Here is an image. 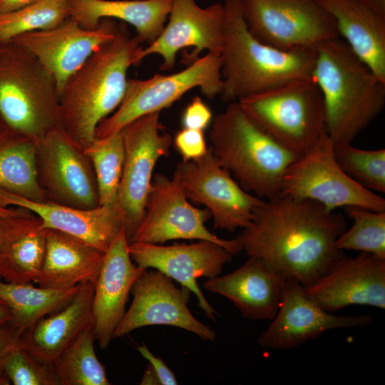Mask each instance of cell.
<instances>
[{
	"mask_svg": "<svg viewBox=\"0 0 385 385\" xmlns=\"http://www.w3.org/2000/svg\"><path fill=\"white\" fill-rule=\"evenodd\" d=\"M174 144L184 161L197 160L208 150L201 130L183 128L177 133Z\"/></svg>",
	"mask_w": 385,
	"mask_h": 385,
	"instance_id": "37",
	"label": "cell"
},
{
	"mask_svg": "<svg viewBox=\"0 0 385 385\" xmlns=\"http://www.w3.org/2000/svg\"><path fill=\"white\" fill-rule=\"evenodd\" d=\"M37 143L6 126L0 130V188L26 199L46 201L36 167Z\"/></svg>",
	"mask_w": 385,
	"mask_h": 385,
	"instance_id": "29",
	"label": "cell"
},
{
	"mask_svg": "<svg viewBox=\"0 0 385 385\" xmlns=\"http://www.w3.org/2000/svg\"><path fill=\"white\" fill-rule=\"evenodd\" d=\"M1 218H0V230H1Z\"/></svg>",
	"mask_w": 385,
	"mask_h": 385,
	"instance_id": "47",
	"label": "cell"
},
{
	"mask_svg": "<svg viewBox=\"0 0 385 385\" xmlns=\"http://www.w3.org/2000/svg\"><path fill=\"white\" fill-rule=\"evenodd\" d=\"M94 285L81 284L72 300L26 329L21 345L40 361H53L87 329L93 327Z\"/></svg>",
	"mask_w": 385,
	"mask_h": 385,
	"instance_id": "24",
	"label": "cell"
},
{
	"mask_svg": "<svg viewBox=\"0 0 385 385\" xmlns=\"http://www.w3.org/2000/svg\"><path fill=\"white\" fill-rule=\"evenodd\" d=\"M132 261L123 227L106 251L94 285L93 332L102 349H107L113 339L114 331L125 313V304L134 283L147 270Z\"/></svg>",
	"mask_w": 385,
	"mask_h": 385,
	"instance_id": "21",
	"label": "cell"
},
{
	"mask_svg": "<svg viewBox=\"0 0 385 385\" xmlns=\"http://www.w3.org/2000/svg\"><path fill=\"white\" fill-rule=\"evenodd\" d=\"M69 17L68 0H40L0 14V43L26 33L51 29Z\"/></svg>",
	"mask_w": 385,
	"mask_h": 385,
	"instance_id": "33",
	"label": "cell"
},
{
	"mask_svg": "<svg viewBox=\"0 0 385 385\" xmlns=\"http://www.w3.org/2000/svg\"><path fill=\"white\" fill-rule=\"evenodd\" d=\"M237 102L267 133L299 155L326 133L323 98L312 76L287 81Z\"/></svg>",
	"mask_w": 385,
	"mask_h": 385,
	"instance_id": "7",
	"label": "cell"
},
{
	"mask_svg": "<svg viewBox=\"0 0 385 385\" xmlns=\"http://www.w3.org/2000/svg\"><path fill=\"white\" fill-rule=\"evenodd\" d=\"M0 117L5 126L36 143L61 128L53 76L34 54L13 41L0 43Z\"/></svg>",
	"mask_w": 385,
	"mask_h": 385,
	"instance_id": "6",
	"label": "cell"
},
{
	"mask_svg": "<svg viewBox=\"0 0 385 385\" xmlns=\"http://www.w3.org/2000/svg\"><path fill=\"white\" fill-rule=\"evenodd\" d=\"M160 115V112H155L141 116L121 130L125 158L118 207L128 242L144 216L154 168L160 158L169 155L172 145L171 135L163 131Z\"/></svg>",
	"mask_w": 385,
	"mask_h": 385,
	"instance_id": "11",
	"label": "cell"
},
{
	"mask_svg": "<svg viewBox=\"0 0 385 385\" xmlns=\"http://www.w3.org/2000/svg\"><path fill=\"white\" fill-rule=\"evenodd\" d=\"M83 150L94 169L99 205L118 206L125 158L121 131L106 138H96Z\"/></svg>",
	"mask_w": 385,
	"mask_h": 385,
	"instance_id": "32",
	"label": "cell"
},
{
	"mask_svg": "<svg viewBox=\"0 0 385 385\" xmlns=\"http://www.w3.org/2000/svg\"><path fill=\"white\" fill-rule=\"evenodd\" d=\"M133 261L140 268H154L188 289L197 299V306L212 320L218 316L205 299L196 279L213 278L222 271L235 254L213 242L199 240L191 244L169 246L159 244L128 242Z\"/></svg>",
	"mask_w": 385,
	"mask_h": 385,
	"instance_id": "17",
	"label": "cell"
},
{
	"mask_svg": "<svg viewBox=\"0 0 385 385\" xmlns=\"http://www.w3.org/2000/svg\"><path fill=\"white\" fill-rule=\"evenodd\" d=\"M5 372L14 385H60L53 365L36 359L21 344L8 358Z\"/></svg>",
	"mask_w": 385,
	"mask_h": 385,
	"instance_id": "36",
	"label": "cell"
},
{
	"mask_svg": "<svg viewBox=\"0 0 385 385\" xmlns=\"http://www.w3.org/2000/svg\"><path fill=\"white\" fill-rule=\"evenodd\" d=\"M344 217L307 199L279 195L265 200L237 237L248 257L307 286L345 256L337 246Z\"/></svg>",
	"mask_w": 385,
	"mask_h": 385,
	"instance_id": "1",
	"label": "cell"
},
{
	"mask_svg": "<svg viewBox=\"0 0 385 385\" xmlns=\"http://www.w3.org/2000/svg\"><path fill=\"white\" fill-rule=\"evenodd\" d=\"M173 176L188 199L210 211L215 229L235 232L245 228L265 200L245 190L210 148L197 160L180 162Z\"/></svg>",
	"mask_w": 385,
	"mask_h": 385,
	"instance_id": "13",
	"label": "cell"
},
{
	"mask_svg": "<svg viewBox=\"0 0 385 385\" xmlns=\"http://www.w3.org/2000/svg\"><path fill=\"white\" fill-rule=\"evenodd\" d=\"M212 113L200 96H195L185 108L182 118L183 128L204 130L210 123Z\"/></svg>",
	"mask_w": 385,
	"mask_h": 385,
	"instance_id": "39",
	"label": "cell"
},
{
	"mask_svg": "<svg viewBox=\"0 0 385 385\" xmlns=\"http://www.w3.org/2000/svg\"><path fill=\"white\" fill-rule=\"evenodd\" d=\"M372 319L368 314L340 316L327 312L305 294L300 283L287 279L277 314L257 344L266 349H294L329 330L364 327Z\"/></svg>",
	"mask_w": 385,
	"mask_h": 385,
	"instance_id": "18",
	"label": "cell"
},
{
	"mask_svg": "<svg viewBox=\"0 0 385 385\" xmlns=\"http://www.w3.org/2000/svg\"><path fill=\"white\" fill-rule=\"evenodd\" d=\"M133 302L116 327L113 338L123 337L140 327L167 325L189 331L204 340L215 341L216 333L190 312L191 292L177 287L170 277L158 270L145 271L135 281Z\"/></svg>",
	"mask_w": 385,
	"mask_h": 385,
	"instance_id": "16",
	"label": "cell"
},
{
	"mask_svg": "<svg viewBox=\"0 0 385 385\" xmlns=\"http://www.w3.org/2000/svg\"><path fill=\"white\" fill-rule=\"evenodd\" d=\"M312 76L322 96L325 130L334 143H351L383 110L385 81L340 37L317 47Z\"/></svg>",
	"mask_w": 385,
	"mask_h": 385,
	"instance_id": "3",
	"label": "cell"
},
{
	"mask_svg": "<svg viewBox=\"0 0 385 385\" xmlns=\"http://www.w3.org/2000/svg\"><path fill=\"white\" fill-rule=\"evenodd\" d=\"M225 36L221 52L225 103L240 100L287 81L312 76L315 50L287 51L267 45L249 31L241 0H225Z\"/></svg>",
	"mask_w": 385,
	"mask_h": 385,
	"instance_id": "4",
	"label": "cell"
},
{
	"mask_svg": "<svg viewBox=\"0 0 385 385\" xmlns=\"http://www.w3.org/2000/svg\"><path fill=\"white\" fill-rule=\"evenodd\" d=\"M173 0H68L69 18L86 29H96L103 19L132 26L147 45L162 32Z\"/></svg>",
	"mask_w": 385,
	"mask_h": 385,
	"instance_id": "28",
	"label": "cell"
},
{
	"mask_svg": "<svg viewBox=\"0 0 385 385\" xmlns=\"http://www.w3.org/2000/svg\"><path fill=\"white\" fill-rule=\"evenodd\" d=\"M125 24L115 37L98 48L59 90L61 128L79 147L91 144L100 122L121 103L127 73L143 47Z\"/></svg>",
	"mask_w": 385,
	"mask_h": 385,
	"instance_id": "2",
	"label": "cell"
},
{
	"mask_svg": "<svg viewBox=\"0 0 385 385\" xmlns=\"http://www.w3.org/2000/svg\"><path fill=\"white\" fill-rule=\"evenodd\" d=\"M36 167L46 201L80 209L100 206L91 161L61 128L37 143Z\"/></svg>",
	"mask_w": 385,
	"mask_h": 385,
	"instance_id": "14",
	"label": "cell"
},
{
	"mask_svg": "<svg viewBox=\"0 0 385 385\" xmlns=\"http://www.w3.org/2000/svg\"><path fill=\"white\" fill-rule=\"evenodd\" d=\"M210 139L221 165L245 190L262 199L281 195L285 172L301 156L267 133L238 102L214 118Z\"/></svg>",
	"mask_w": 385,
	"mask_h": 385,
	"instance_id": "5",
	"label": "cell"
},
{
	"mask_svg": "<svg viewBox=\"0 0 385 385\" xmlns=\"http://www.w3.org/2000/svg\"><path fill=\"white\" fill-rule=\"evenodd\" d=\"M221 68V53L207 52L178 72L156 73L147 79L128 78L121 103L100 122L95 138L111 136L141 116L161 112L194 88H199L207 98L220 96L222 88Z\"/></svg>",
	"mask_w": 385,
	"mask_h": 385,
	"instance_id": "8",
	"label": "cell"
},
{
	"mask_svg": "<svg viewBox=\"0 0 385 385\" xmlns=\"http://www.w3.org/2000/svg\"><path fill=\"white\" fill-rule=\"evenodd\" d=\"M118 25L103 19L94 29H86L68 18L58 26L29 32L13 41L24 47L48 70L59 90L67 80L101 45L113 39Z\"/></svg>",
	"mask_w": 385,
	"mask_h": 385,
	"instance_id": "19",
	"label": "cell"
},
{
	"mask_svg": "<svg viewBox=\"0 0 385 385\" xmlns=\"http://www.w3.org/2000/svg\"><path fill=\"white\" fill-rule=\"evenodd\" d=\"M19 207L1 219L0 278L5 282H34L43 261L46 228L32 212Z\"/></svg>",
	"mask_w": 385,
	"mask_h": 385,
	"instance_id": "25",
	"label": "cell"
},
{
	"mask_svg": "<svg viewBox=\"0 0 385 385\" xmlns=\"http://www.w3.org/2000/svg\"><path fill=\"white\" fill-rule=\"evenodd\" d=\"M208 210L191 205L178 180L157 173L153 177L143 220L129 242L159 244L173 240H199L217 243L233 254L242 251L237 239L224 240L210 232Z\"/></svg>",
	"mask_w": 385,
	"mask_h": 385,
	"instance_id": "12",
	"label": "cell"
},
{
	"mask_svg": "<svg viewBox=\"0 0 385 385\" xmlns=\"http://www.w3.org/2000/svg\"><path fill=\"white\" fill-rule=\"evenodd\" d=\"M344 209L353 225L339 237L337 247L385 259V211H374L359 206H348Z\"/></svg>",
	"mask_w": 385,
	"mask_h": 385,
	"instance_id": "34",
	"label": "cell"
},
{
	"mask_svg": "<svg viewBox=\"0 0 385 385\" xmlns=\"http://www.w3.org/2000/svg\"><path fill=\"white\" fill-rule=\"evenodd\" d=\"M334 154L344 172L374 192H385V150H363L351 143H334Z\"/></svg>",
	"mask_w": 385,
	"mask_h": 385,
	"instance_id": "35",
	"label": "cell"
},
{
	"mask_svg": "<svg viewBox=\"0 0 385 385\" xmlns=\"http://www.w3.org/2000/svg\"><path fill=\"white\" fill-rule=\"evenodd\" d=\"M225 36L223 4L217 2L206 7L195 0H173L167 22L158 37L143 47L135 59L137 66L152 55L162 58L160 68L171 70L178 53L192 48L185 61L192 63L203 52L221 53Z\"/></svg>",
	"mask_w": 385,
	"mask_h": 385,
	"instance_id": "15",
	"label": "cell"
},
{
	"mask_svg": "<svg viewBox=\"0 0 385 385\" xmlns=\"http://www.w3.org/2000/svg\"><path fill=\"white\" fill-rule=\"evenodd\" d=\"M0 205L29 210L41 219L44 228L68 233L103 252H106L124 227L118 206L80 209L48 201L28 200L1 188Z\"/></svg>",
	"mask_w": 385,
	"mask_h": 385,
	"instance_id": "22",
	"label": "cell"
},
{
	"mask_svg": "<svg viewBox=\"0 0 385 385\" xmlns=\"http://www.w3.org/2000/svg\"><path fill=\"white\" fill-rule=\"evenodd\" d=\"M251 34L282 51L315 50L340 37L333 17L317 0H241Z\"/></svg>",
	"mask_w": 385,
	"mask_h": 385,
	"instance_id": "9",
	"label": "cell"
},
{
	"mask_svg": "<svg viewBox=\"0 0 385 385\" xmlns=\"http://www.w3.org/2000/svg\"><path fill=\"white\" fill-rule=\"evenodd\" d=\"M19 210L18 207H16L15 208L11 207H4L2 205H0V218L6 217L10 215H12L17 212Z\"/></svg>",
	"mask_w": 385,
	"mask_h": 385,
	"instance_id": "45",
	"label": "cell"
},
{
	"mask_svg": "<svg viewBox=\"0 0 385 385\" xmlns=\"http://www.w3.org/2000/svg\"><path fill=\"white\" fill-rule=\"evenodd\" d=\"M93 327L85 330L52 364L60 385H109L94 349Z\"/></svg>",
	"mask_w": 385,
	"mask_h": 385,
	"instance_id": "31",
	"label": "cell"
},
{
	"mask_svg": "<svg viewBox=\"0 0 385 385\" xmlns=\"http://www.w3.org/2000/svg\"><path fill=\"white\" fill-rule=\"evenodd\" d=\"M317 1L355 55L385 81V16L357 0Z\"/></svg>",
	"mask_w": 385,
	"mask_h": 385,
	"instance_id": "27",
	"label": "cell"
},
{
	"mask_svg": "<svg viewBox=\"0 0 385 385\" xmlns=\"http://www.w3.org/2000/svg\"><path fill=\"white\" fill-rule=\"evenodd\" d=\"M323 309L334 312L350 305L385 308V259L360 252L343 257L317 280L303 286Z\"/></svg>",
	"mask_w": 385,
	"mask_h": 385,
	"instance_id": "20",
	"label": "cell"
},
{
	"mask_svg": "<svg viewBox=\"0 0 385 385\" xmlns=\"http://www.w3.org/2000/svg\"><path fill=\"white\" fill-rule=\"evenodd\" d=\"M376 13L385 16V0H357Z\"/></svg>",
	"mask_w": 385,
	"mask_h": 385,
	"instance_id": "43",
	"label": "cell"
},
{
	"mask_svg": "<svg viewBox=\"0 0 385 385\" xmlns=\"http://www.w3.org/2000/svg\"><path fill=\"white\" fill-rule=\"evenodd\" d=\"M11 317L12 314L9 307L0 298V326L9 322Z\"/></svg>",
	"mask_w": 385,
	"mask_h": 385,
	"instance_id": "44",
	"label": "cell"
},
{
	"mask_svg": "<svg viewBox=\"0 0 385 385\" xmlns=\"http://www.w3.org/2000/svg\"><path fill=\"white\" fill-rule=\"evenodd\" d=\"M106 252L68 233L46 228L41 271L34 282L39 287L68 289L96 284Z\"/></svg>",
	"mask_w": 385,
	"mask_h": 385,
	"instance_id": "26",
	"label": "cell"
},
{
	"mask_svg": "<svg viewBox=\"0 0 385 385\" xmlns=\"http://www.w3.org/2000/svg\"><path fill=\"white\" fill-rule=\"evenodd\" d=\"M140 384L142 385L160 384L158 378L150 364H148V365L147 366Z\"/></svg>",
	"mask_w": 385,
	"mask_h": 385,
	"instance_id": "42",
	"label": "cell"
},
{
	"mask_svg": "<svg viewBox=\"0 0 385 385\" xmlns=\"http://www.w3.org/2000/svg\"><path fill=\"white\" fill-rule=\"evenodd\" d=\"M287 279L262 262L248 257L231 273L206 280L205 289L230 299L250 320H272L279 309Z\"/></svg>",
	"mask_w": 385,
	"mask_h": 385,
	"instance_id": "23",
	"label": "cell"
},
{
	"mask_svg": "<svg viewBox=\"0 0 385 385\" xmlns=\"http://www.w3.org/2000/svg\"><path fill=\"white\" fill-rule=\"evenodd\" d=\"M4 127H5V125H4L2 119L0 117V130L2 129Z\"/></svg>",
	"mask_w": 385,
	"mask_h": 385,
	"instance_id": "46",
	"label": "cell"
},
{
	"mask_svg": "<svg viewBox=\"0 0 385 385\" xmlns=\"http://www.w3.org/2000/svg\"><path fill=\"white\" fill-rule=\"evenodd\" d=\"M334 145L326 133L292 163L283 176L281 195L317 202L329 211L359 206L384 212L385 200L356 183L340 168Z\"/></svg>",
	"mask_w": 385,
	"mask_h": 385,
	"instance_id": "10",
	"label": "cell"
},
{
	"mask_svg": "<svg viewBox=\"0 0 385 385\" xmlns=\"http://www.w3.org/2000/svg\"><path fill=\"white\" fill-rule=\"evenodd\" d=\"M140 354L146 359L155 371L160 384L162 385H176L178 384L175 375L166 366L160 357L155 356L148 348L143 344L138 348Z\"/></svg>",
	"mask_w": 385,
	"mask_h": 385,
	"instance_id": "40",
	"label": "cell"
},
{
	"mask_svg": "<svg viewBox=\"0 0 385 385\" xmlns=\"http://www.w3.org/2000/svg\"><path fill=\"white\" fill-rule=\"evenodd\" d=\"M80 284L68 289L35 287L31 283H14L0 278V298L9 307L10 323L23 334L41 319L68 304Z\"/></svg>",
	"mask_w": 385,
	"mask_h": 385,
	"instance_id": "30",
	"label": "cell"
},
{
	"mask_svg": "<svg viewBox=\"0 0 385 385\" xmlns=\"http://www.w3.org/2000/svg\"><path fill=\"white\" fill-rule=\"evenodd\" d=\"M22 334L10 322L0 326V385L10 384L5 372V365L12 351L21 344Z\"/></svg>",
	"mask_w": 385,
	"mask_h": 385,
	"instance_id": "38",
	"label": "cell"
},
{
	"mask_svg": "<svg viewBox=\"0 0 385 385\" xmlns=\"http://www.w3.org/2000/svg\"><path fill=\"white\" fill-rule=\"evenodd\" d=\"M40 0H0V14L16 10Z\"/></svg>",
	"mask_w": 385,
	"mask_h": 385,
	"instance_id": "41",
	"label": "cell"
}]
</instances>
